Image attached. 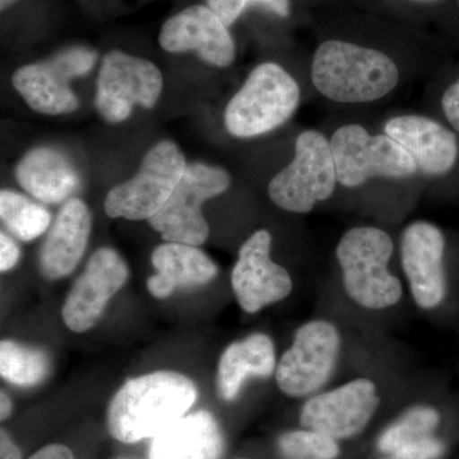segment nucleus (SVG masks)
I'll return each mask as SVG.
<instances>
[{
  "instance_id": "23",
  "label": "nucleus",
  "mask_w": 459,
  "mask_h": 459,
  "mask_svg": "<svg viewBox=\"0 0 459 459\" xmlns=\"http://www.w3.org/2000/svg\"><path fill=\"white\" fill-rule=\"evenodd\" d=\"M276 351L270 337L255 333L230 344L223 351L217 371V388L222 400L238 397L250 377H268L276 370Z\"/></svg>"
},
{
  "instance_id": "1",
  "label": "nucleus",
  "mask_w": 459,
  "mask_h": 459,
  "mask_svg": "<svg viewBox=\"0 0 459 459\" xmlns=\"http://www.w3.org/2000/svg\"><path fill=\"white\" fill-rule=\"evenodd\" d=\"M198 392L188 377L160 370L128 380L108 407L107 427L126 444L153 439L186 415Z\"/></svg>"
},
{
  "instance_id": "32",
  "label": "nucleus",
  "mask_w": 459,
  "mask_h": 459,
  "mask_svg": "<svg viewBox=\"0 0 459 459\" xmlns=\"http://www.w3.org/2000/svg\"><path fill=\"white\" fill-rule=\"evenodd\" d=\"M12 410H13V406H12L11 398L4 391H2V394H0V419L3 421L7 420L11 416Z\"/></svg>"
},
{
  "instance_id": "16",
  "label": "nucleus",
  "mask_w": 459,
  "mask_h": 459,
  "mask_svg": "<svg viewBox=\"0 0 459 459\" xmlns=\"http://www.w3.org/2000/svg\"><path fill=\"white\" fill-rule=\"evenodd\" d=\"M444 249L446 241L442 231L433 223H411L402 234V267L409 280L413 300L422 309H435L446 296Z\"/></svg>"
},
{
  "instance_id": "14",
  "label": "nucleus",
  "mask_w": 459,
  "mask_h": 459,
  "mask_svg": "<svg viewBox=\"0 0 459 459\" xmlns=\"http://www.w3.org/2000/svg\"><path fill=\"white\" fill-rule=\"evenodd\" d=\"M272 237L258 230L238 250L231 273V285L238 305L247 313H256L279 303L292 291L289 272L271 259Z\"/></svg>"
},
{
  "instance_id": "5",
  "label": "nucleus",
  "mask_w": 459,
  "mask_h": 459,
  "mask_svg": "<svg viewBox=\"0 0 459 459\" xmlns=\"http://www.w3.org/2000/svg\"><path fill=\"white\" fill-rule=\"evenodd\" d=\"M186 166L175 142H159L147 151L134 177L108 190L105 213L111 219L150 221L170 198Z\"/></svg>"
},
{
  "instance_id": "34",
  "label": "nucleus",
  "mask_w": 459,
  "mask_h": 459,
  "mask_svg": "<svg viewBox=\"0 0 459 459\" xmlns=\"http://www.w3.org/2000/svg\"><path fill=\"white\" fill-rule=\"evenodd\" d=\"M415 2H420V3H435V2H439V0H415Z\"/></svg>"
},
{
  "instance_id": "3",
  "label": "nucleus",
  "mask_w": 459,
  "mask_h": 459,
  "mask_svg": "<svg viewBox=\"0 0 459 459\" xmlns=\"http://www.w3.org/2000/svg\"><path fill=\"white\" fill-rule=\"evenodd\" d=\"M392 255L394 241L383 230L361 226L341 238L336 255L344 289L356 304L377 310L401 300V281L388 271Z\"/></svg>"
},
{
  "instance_id": "7",
  "label": "nucleus",
  "mask_w": 459,
  "mask_h": 459,
  "mask_svg": "<svg viewBox=\"0 0 459 459\" xmlns=\"http://www.w3.org/2000/svg\"><path fill=\"white\" fill-rule=\"evenodd\" d=\"M231 186V177L220 166L190 162L164 207L150 220L151 228L168 243L201 247L210 237L202 207Z\"/></svg>"
},
{
  "instance_id": "19",
  "label": "nucleus",
  "mask_w": 459,
  "mask_h": 459,
  "mask_svg": "<svg viewBox=\"0 0 459 459\" xmlns=\"http://www.w3.org/2000/svg\"><path fill=\"white\" fill-rule=\"evenodd\" d=\"M14 177L21 188L44 204L69 201L81 186L80 172L69 157L47 146L27 151L18 161Z\"/></svg>"
},
{
  "instance_id": "26",
  "label": "nucleus",
  "mask_w": 459,
  "mask_h": 459,
  "mask_svg": "<svg viewBox=\"0 0 459 459\" xmlns=\"http://www.w3.org/2000/svg\"><path fill=\"white\" fill-rule=\"evenodd\" d=\"M279 449L286 459H334L340 455L336 439L313 430L283 434Z\"/></svg>"
},
{
  "instance_id": "18",
  "label": "nucleus",
  "mask_w": 459,
  "mask_h": 459,
  "mask_svg": "<svg viewBox=\"0 0 459 459\" xmlns=\"http://www.w3.org/2000/svg\"><path fill=\"white\" fill-rule=\"evenodd\" d=\"M92 216L81 199L66 201L48 230L39 255L42 276L50 281L65 279L80 264L89 246Z\"/></svg>"
},
{
  "instance_id": "35",
  "label": "nucleus",
  "mask_w": 459,
  "mask_h": 459,
  "mask_svg": "<svg viewBox=\"0 0 459 459\" xmlns=\"http://www.w3.org/2000/svg\"><path fill=\"white\" fill-rule=\"evenodd\" d=\"M238 459H246V458H238Z\"/></svg>"
},
{
  "instance_id": "21",
  "label": "nucleus",
  "mask_w": 459,
  "mask_h": 459,
  "mask_svg": "<svg viewBox=\"0 0 459 459\" xmlns=\"http://www.w3.org/2000/svg\"><path fill=\"white\" fill-rule=\"evenodd\" d=\"M156 273L147 281V290L156 299H166L180 287L202 286L219 273L216 263L199 247L168 243L151 255Z\"/></svg>"
},
{
  "instance_id": "20",
  "label": "nucleus",
  "mask_w": 459,
  "mask_h": 459,
  "mask_svg": "<svg viewBox=\"0 0 459 459\" xmlns=\"http://www.w3.org/2000/svg\"><path fill=\"white\" fill-rule=\"evenodd\" d=\"M223 437L212 413L208 411L184 415L151 442L150 459H220Z\"/></svg>"
},
{
  "instance_id": "15",
  "label": "nucleus",
  "mask_w": 459,
  "mask_h": 459,
  "mask_svg": "<svg viewBox=\"0 0 459 459\" xmlns=\"http://www.w3.org/2000/svg\"><path fill=\"white\" fill-rule=\"evenodd\" d=\"M159 44L171 54L195 53L217 68H228L237 57L229 27L208 5H192L169 18L160 30Z\"/></svg>"
},
{
  "instance_id": "25",
  "label": "nucleus",
  "mask_w": 459,
  "mask_h": 459,
  "mask_svg": "<svg viewBox=\"0 0 459 459\" xmlns=\"http://www.w3.org/2000/svg\"><path fill=\"white\" fill-rule=\"evenodd\" d=\"M50 359L44 350L4 340L0 343V376L11 385L35 386L47 379Z\"/></svg>"
},
{
  "instance_id": "12",
  "label": "nucleus",
  "mask_w": 459,
  "mask_h": 459,
  "mask_svg": "<svg viewBox=\"0 0 459 459\" xmlns=\"http://www.w3.org/2000/svg\"><path fill=\"white\" fill-rule=\"evenodd\" d=\"M129 279V268L113 247H102L91 255L63 305V322L69 331L84 333L100 318Z\"/></svg>"
},
{
  "instance_id": "17",
  "label": "nucleus",
  "mask_w": 459,
  "mask_h": 459,
  "mask_svg": "<svg viewBox=\"0 0 459 459\" xmlns=\"http://www.w3.org/2000/svg\"><path fill=\"white\" fill-rule=\"evenodd\" d=\"M389 135L411 157L418 170L429 177H440L452 170L458 159L457 138L442 124L421 115H401L385 126Z\"/></svg>"
},
{
  "instance_id": "29",
  "label": "nucleus",
  "mask_w": 459,
  "mask_h": 459,
  "mask_svg": "<svg viewBox=\"0 0 459 459\" xmlns=\"http://www.w3.org/2000/svg\"><path fill=\"white\" fill-rule=\"evenodd\" d=\"M442 107L448 122L459 132V80L444 92Z\"/></svg>"
},
{
  "instance_id": "22",
  "label": "nucleus",
  "mask_w": 459,
  "mask_h": 459,
  "mask_svg": "<svg viewBox=\"0 0 459 459\" xmlns=\"http://www.w3.org/2000/svg\"><path fill=\"white\" fill-rule=\"evenodd\" d=\"M440 415L431 407H413L404 412L377 440V448L395 459H437L446 446L433 433Z\"/></svg>"
},
{
  "instance_id": "24",
  "label": "nucleus",
  "mask_w": 459,
  "mask_h": 459,
  "mask_svg": "<svg viewBox=\"0 0 459 459\" xmlns=\"http://www.w3.org/2000/svg\"><path fill=\"white\" fill-rule=\"evenodd\" d=\"M0 219L12 237L25 243L40 238L51 226V214L44 205L11 189L0 192Z\"/></svg>"
},
{
  "instance_id": "31",
  "label": "nucleus",
  "mask_w": 459,
  "mask_h": 459,
  "mask_svg": "<svg viewBox=\"0 0 459 459\" xmlns=\"http://www.w3.org/2000/svg\"><path fill=\"white\" fill-rule=\"evenodd\" d=\"M0 459H22V452L4 429L0 431Z\"/></svg>"
},
{
  "instance_id": "28",
  "label": "nucleus",
  "mask_w": 459,
  "mask_h": 459,
  "mask_svg": "<svg viewBox=\"0 0 459 459\" xmlns=\"http://www.w3.org/2000/svg\"><path fill=\"white\" fill-rule=\"evenodd\" d=\"M21 249L16 241L5 232H0V271L8 272L16 267Z\"/></svg>"
},
{
  "instance_id": "8",
  "label": "nucleus",
  "mask_w": 459,
  "mask_h": 459,
  "mask_svg": "<svg viewBox=\"0 0 459 459\" xmlns=\"http://www.w3.org/2000/svg\"><path fill=\"white\" fill-rule=\"evenodd\" d=\"M162 90L164 77L151 60L111 50L100 65L95 108L105 122L123 123L137 107L155 108Z\"/></svg>"
},
{
  "instance_id": "9",
  "label": "nucleus",
  "mask_w": 459,
  "mask_h": 459,
  "mask_svg": "<svg viewBox=\"0 0 459 459\" xmlns=\"http://www.w3.org/2000/svg\"><path fill=\"white\" fill-rule=\"evenodd\" d=\"M98 62V53L87 47H72L50 59L20 66L12 84L35 113L57 117L74 113L80 100L72 90V80L89 74Z\"/></svg>"
},
{
  "instance_id": "27",
  "label": "nucleus",
  "mask_w": 459,
  "mask_h": 459,
  "mask_svg": "<svg viewBox=\"0 0 459 459\" xmlns=\"http://www.w3.org/2000/svg\"><path fill=\"white\" fill-rule=\"evenodd\" d=\"M208 7L212 9L220 20L230 27L237 22L240 14L252 5L268 9L281 17L290 14L289 0H205Z\"/></svg>"
},
{
  "instance_id": "4",
  "label": "nucleus",
  "mask_w": 459,
  "mask_h": 459,
  "mask_svg": "<svg viewBox=\"0 0 459 459\" xmlns=\"http://www.w3.org/2000/svg\"><path fill=\"white\" fill-rule=\"evenodd\" d=\"M300 102L294 78L276 63H263L250 72L241 89L230 100L225 126L237 138L267 134L285 124Z\"/></svg>"
},
{
  "instance_id": "2",
  "label": "nucleus",
  "mask_w": 459,
  "mask_h": 459,
  "mask_svg": "<svg viewBox=\"0 0 459 459\" xmlns=\"http://www.w3.org/2000/svg\"><path fill=\"white\" fill-rule=\"evenodd\" d=\"M312 81L314 87L332 101L362 104L392 92L400 81V72L382 51L328 40L316 51Z\"/></svg>"
},
{
  "instance_id": "13",
  "label": "nucleus",
  "mask_w": 459,
  "mask_h": 459,
  "mask_svg": "<svg viewBox=\"0 0 459 459\" xmlns=\"http://www.w3.org/2000/svg\"><path fill=\"white\" fill-rule=\"evenodd\" d=\"M379 404L377 385L360 377L305 402L300 424L336 440L349 439L367 428Z\"/></svg>"
},
{
  "instance_id": "11",
  "label": "nucleus",
  "mask_w": 459,
  "mask_h": 459,
  "mask_svg": "<svg viewBox=\"0 0 459 459\" xmlns=\"http://www.w3.org/2000/svg\"><path fill=\"white\" fill-rule=\"evenodd\" d=\"M340 344V333L332 323L314 320L301 325L276 369L281 391L290 397L318 391L334 369Z\"/></svg>"
},
{
  "instance_id": "33",
  "label": "nucleus",
  "mask_w": 459,
  "mask_h": 459,
  "mask_svg": "<svg viewBox=\"0 0 459 459\" xmlns=\"http://www.w3.org/2000/svg\"><path fill=\"white\" fill-rule=\"evenodd\" d=\"M16 2L17 0H0V9H2V12L7 11Z\"/></svg>"
},
{
  "instance_id": "6",
  "label": "nucleus",
  "mask_w": 459,
  "mask_h": 459,
  "mask_svg": "<svg viewBox=\"0 0 459 459\" xmlns=\"http://www.w3.org/2000/svg\"><path fill=\"white\" fill-rule=\"evenodd\" d=\"M337 170L331 142L316 131H305L295 143V157L268 186L274 204L294 213H307L336 189Z\"/></svg>"
},
{
  "instance_id": "30",
  "label": "nucleus",
  "mask_w": 459,
  "mask_h": 459,
  "mask_svg": "<svg viewBox=\"0 0 459 459\" xmlns=\"http://www.w3.org/2000/svg\"><path fill=\"white\" fill-rule=\"evenodd\" d=\"M29 459H75L71 449L62 444H50L36 452Z\"/></svg>"
},
{
  "instance_id": "10",
  "label": "nucleus",
  "mask_w": 459,
  "mask_h": 459,
  "mask_svg": "<svg viewBox=\"0 0 459 459\" xmlns=\"http://www.w3.org/2000/svg\"><path fill=\"white\" fill-rule=\"evenodd\" d=\"M329 142L338 183L346 188H358L373 178L406 179L418 172L412 157L397 142L386 134L371 135L358 124L341 126Z\"/></svg>"
}]
</instances>
